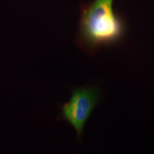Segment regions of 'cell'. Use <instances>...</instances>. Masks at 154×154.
I'll use <instances>...</instances> for the list:
<instances>
[{
	"label": "cell",
	"instance_id": "obj_2",
	"mask_svg": "<svg viewBox=\"0 0 154 154\" xmlns=\"http://www.w3.org/2000/svg\"><path fill=\"white\" fill-rule=\"evenodd\" d=\"M100 101L101 90L95 85L73 88L69 100L58 105L61 113L57 120L71 125L76 131L78 141L82 142L85 125Z\"/></svg>",
	"mask_w": 154,
	"mask_h": 154
},
{
	"label": "cell",
	"instance_id": "obj_1",
	"mask_svg": "<svg viewBox=\"0 0 154 154\" xmlns=\"http://www.w3.org/2000/svg\"><path fill=\"white\" fill-rule=\"evenodd\" d=\"M75 44L87 55L121 45L128 32L127 19L114 9V0H93L80 5Z\"/></svg>",
	"mask_w": 154,
	"mask_h": 154
}]
</instances>
